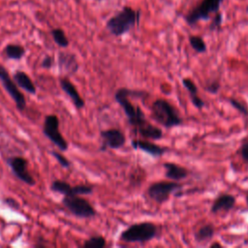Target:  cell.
<instances>
[{
  "instance_id": "15",
  "label": "cell",
  "mask_w": 248,
  "mask_h": 248,
  "mask_svg": "<svg viewBox=\"0 0 248 248\" xmlns=\"http://www.w3.org/2000/svg\"><path fill=\"white\" fill-rule=\"evenodd\" d=\"M235 204V198L229 194L219 196L211 205V212L217 213L220 211H230Z\"/></svg>"
},
{
  "instance_id": "4",
  "label": "cell",
  "mask_w": 248,
  "mask_h": 248,
  "mask_svg": "<svg viewBox=\"0 0 248 248\" xmlns=\"http://www.w3.org/2000/svg\"><path fill=\"white\" fill-rule=\"evenodd\" d=\"M158 232L157 226L151 222H140L124 230L119 238L129 243H145L153 239Z\"/></svg>"
},
{
  "instance_id": "22",
  "label": "cell",
  "mask_w": 248,
  "mask_h": 248,
  "mask_svg": "<svg viewBox=\"0 0 248 248\" xmlns=\"http://www.w3.org/2000/svg\"><path fill=\"white\" fill-rule=\"evenodd\" d=\"M107 245L106 239L102 235H93L85 240L82 244L83 248H103Z\"/></svg>"
},
{
  "instance_id": "27",
  "label": "cell",
  "mask_w": 248,
  "mask_h": 248,
  "mask_svg": "<svg viewBox=\"0 0 248 248\" xmlns=\"http://www.w3.org/2000/svg\"><path fill=\"white\" fill-rule=\"evenodd\" d=\"M229 102H230V104H231L234 108H236L241 114H243V115H245V116H248V108H247L241 102H239V101H237V100H235V99H232V98H230V99H229Z\"/></svg>"
},
{
  "instance_id": "2",
  "label": "cell",
  "mask_w": 248,
  "mask_h": 248,
  "mask_svg": "<svg viewBox=\"0 0 248 248\" xmlns=\"http://www.w3.org/2000/svg\"><path fill=\"white\" fill-rule=\"evenodd\" d=\"M140 12L125 6L106 23L107 29L115 37L128 33L139 22Z\"/></svg>"
},
{
  "instance_id": "18",
  "label": "cell",
  "mask_w": 248,
  "mask_h": 248,
  "mask_svg": "<svg viewBox=\"0 0 248 248\" xmlns=\"http://www.w3.org/2000/svg\"><path fill=\"white\" fill-rule=\"evenodd\" d=\"M182 84L184 85V87L187 89V91L189 92L191 101L193 103V105L197 108H202L204 107V102L202 101V98L199 97L198 95V87L195 84L194 81H192L190 78H184L182 79Z\"/></svg>"
},
{
  "instance_id": "17",
  "label": "cell",
  "mask_w": 248,
  "mask_h": 248,
  "mask_svg": "<svg viewBox=\"0 0 248 248\" xmlns=\"http://www.w3.org/2000/svg\"><path fill=\"white\" fill-rule=\"evenodd\" d=\"M13 78L16 81V83L17 84V86H19L20 88H22L29 94H32V95L36 94V92H37L36 86H35L34 82L32 81V79L30 78V77L25 72L19 71V70L16 71L13 76Z\"/></svg>"
},
{
  "instance_id": "33",
  "label": "cell",
  "mask_w": 248,
  "mask_h": 248,
  "mask_svg": "<svg viewBox=\"0 0 248 248\" xmlns=\"http://www.w3.org/2000/svg\"><path fill=\"white\" fill-rule=\"evenodd\" d=\"M214 247H219V248H222V245H221L220 243H218V242H214V243H212V244L210 245V248H214Z\"/></svg>"
},
{
  "instance_id": "6",
  "label": "cell",
  "mask_w": 248,
  "mask_h": 248,
  "mask_svg": "<svg viewBox=\"0 0 248 248\" xmlns=\"http://www.w3.org/2000/svg\"><path fill=\"white\" fill-rule=\"evenodd\" d=\"M43 134L61 151H66L69 147L59 130V118L55 114H47L43 124Z\"/></svg>"
},
{
  "instance_id": "20",
  "label": "cell",
  "mask_w": 248,
  "mask_h": 248,
  "mask_svg": "<svg viewBox=\"0 0 248 248\" xmlns=\"http://www.w3.org/2000/svg\"><path fill=\"white\" fill-rule=\"evenodd\" d=\"M50 190L59 194H62L63 196L66 195H73V187L64 180L55 179L50 184Z\"/></svg>"
},
{
  "instance_id": "8",
  "label": "cell",
  "mask_w": 248,
  "mask_h": 248,
  "mask_svg": "<svg viewBox=\"0 0 248 248\" xmlns=\"http://www.w3.org/2000/svg\"><path fill=\"white\" fill-rule=\"evenodd\" d=\"M182 188V185L176 181H158L149 185L147 188L148 197L157 203H163L167 202L170 196Z\"/></svg>"
},
{
  "instance_id": "10",
  "label": "cell",
  "mask_w": 248,
  "mask_h": 248,
  "mask_svg": "<svg viewBox=\"0 0 248 248\" xmlns=\"http://www.w3.org/2000/svg\"><path fill=\"white\" fill-rule=\"evenodd\" d=\"M7 163L17 179L29 186H34L36 184L35 178L28 170V161L25 158L21 156L9 157Z\"/></svg>"
},
{
  "instance_id": "34",
  "label": "cell",
  "mask_w": 248,
  "mask_h": 248,
  "mask_svg": "<svg viewBox=\"0 0 248 248\" xmlns=\"http://www.w3.org/2000/svg\"><path fill=\"white\" fill-rule=\"evenodd\" d=\"M246 202H247V205H248V196H247V198H246Z\"/></svg>"
},
{
  "instance_id": "26",
  "label": "cell",
  "mask_w": 248,
  "mask_h": 248,
  "mask_svg": "<svg viewBox=\"0 0 248 248\" xmlns=\"http://www.w3.org/2000/svg\"><path fill=\"white\" fill-rule=\"evenodd\" d=\"M50 154L55 158V160L58 162V164H59L61 167H63V168H65V169L70 168V166H71L70 160H69L68 158H66L64 155H62L60 152L55 151V150H51V151H50Z\"/></svg>"
},
{
  "instance_id": "13",
  "label": "cell",
  "mask_w": 248,
  "mask_h": 248,
  "mask_svg": "<svg viewBox=\"0 0 248 248\" xmlns=\"http://www.w3.org/2000/svg\"><path fill=\"white\" fill-rule=\"evenodd\" d=\"M131 145L134 149L141 150L150 156L153 157H160L165 152L168 151V148L165 146H160L152 141L146 140H133L131 141Z\"/></svg>"
},
{
  "instance_id": "14",
  "label": "cell",
  "mask_w": 248,
  "mask_h": 248,
  "mask_svg": "<svg viewBox=\"0 0 248 248\" xmlns=\"http://www.w3.org/2000/svg\"><path fill=\"white\" fill-rule=\"evenodd\" d=\"M58 67L61 72H64L67 75H74L78 72L79 65L75 54L60 52L58 54Z\"/></svg>"
},
{
  "instance_id": "28",
  "label": "cell",
  "mask_w": 248,
  "mask_h": 248,
  "mask_svg": "<svg viewBox=\"0 0 248 248\" xmlns=\"http://www.w3.org/2000/svg\"><path fill=\"white\" fill-rule=\"evenodd\" d=\"M222 20H223L222 14L219 13V12L216 13L215 16L213 17V19H212V21H211V23H210V25H209V30L213 31V30L219 28L220 25H221V23H222Z\"/></svg>"
},
{
  "instance_id": "24",
  "label": "cell",
  "mask_w": 248,
  "mask_h": 248,
  "mask_svg": "<svg viewBox=\"0 0 248 248\" xmlns=\"http://www.w3.org/2000/svg\"><path fill=\"white\" fill-rule=\"evenodd\" d=\"M189 43L195 51L199 53H203L206 51V45L202 37L192 35L189 37Z\"/></svg>"
},
{
  "instance_id": "30",
  "label": "cell",
  "mask_w": 248,
  "mask_h": 248,
  "mask_svg": "<svg viewBox=\"0 0 248 248\" xmlns=\"http://www.w3.org/2000/svg\"><path fill=\"white\" fill-rule=\"evenodd\" d=\"M205 89L211 94H216L220 89V83L217 80L209 81V83L205 86Z\"/></svg>"
},
{
  "instance_id": "25",
  "label": "cell",
  "mask_w": 248,
  "mask_h": 248,
  "mask_svg": "<svg viewBox=\"0 0 248 248\" xmlns=\"http://www.w3.org/2000/svg\"><path fill=\"white\" fill-rule=\"evenodd\" d=\"M93 186L91 185H76L73 187V195H90L93 193Z\"/></svg>"
},
{
  "instance_id": "12",
  "label": "cell",
  "mask_w": 248,
  "mask_h": 248,
  "mask_svg": "<svg viewBox=\"0 0 248 248\" xmlns=\"http://www.w3.org/2000/svg\"><path fill=\"white\" fill-rule=\"evenodd\" d=\"M59 84H60L61 89L71 99L72 103L74 104V106L78 109H80L84 107L85 103H84L83 98L79 95V93H78L77 87L75 86V84L67 77H64V78H60L59 79Z\"/></svg>"
},
{
  "instance_id": "29",
  "label": "cell",
  "mask_w": 248,
  "mask_h": 248,
  "mask_svg": "<svg viewBox=\"0 0 248 248\" xmlns=\"http://www.w3.org/2000/svg\"><path fill=\"white\" fill-rule=\"evenodd\" d=\"M3 202H4L8 207H10V208H12V209H14V210L18 209L19 206H20L19 203H18V202H17L16 200H15L14 198H11V197L5 198V199L3 200Z\"/></svg>"
},
{
  "instance_id": "9",
  "label": "cell",
  "mask_w": 248,
  "mask_h": 248,
  "mask_svg": "<svg viewBox=\"0 0 248 248\" xmlns=\"http://www.w3.org/2000/svg\"><path fill=\"white\" fill-rule=\"evenodd\" d=\"M0 81H1L4 89L8 92V94L14 100L16 108L20 111L24 110L26 108L25 97L19 90V88H18L17 84L16 83V81L14 80V78H11L7 69L1 64H0Z\"/></svg>"
},
{
  "instance_id": "3",
  "label": "cell",
  "mask_w": 248,
  "mask_h": 248,
  "mask_svg": "<svg viewBox=\"0 0 248 248\" xmlns=\"http://www.w3.org/2000/svg\"><path fill=\"white\" fill-rule=\"evenodd\" d=\"M150 110L151 117L166 128L176 127L183 122L174 107L165 99L155 100L151 105Z\"/></svg>"
},
{
  "instance_id": "31",
  "label": "cell",
  "mask_w": 248,
  "mask_h": 248,
  "mask_svg": "<svg viewBox=\"0 0 248 248\" xmlns=\"http://www.w3.org/2000/svg\"><path fill=\"white\" fill-rule=\"evenodd\" d=\"M53 57L50 56V55H46L43 60H42V63H41V66L44 68V69H50L52 66H53Z\"/></svg>"
},
{
  "instance_id": "21",
  "label": "cell",
  "mask_w": 248,
  "mask_h": 248,
  "mask_svg": "<svg viewBox=\"0 0 248 248\" xmlns=\"http://www.w3.org/2000/svg\"><path fill=\"white\" fill-rule=\"evenodd\" d=\"M215 232V229L211 224H206L202 227H201L196 232H195V239L199 242L201 241H205L207 239L212 238V236L214 235Z\"/></svg>"
},
{
  "instance_id": "11",
  "label": "cell",
  "mask_w": 248,
  "mask_h": 248,
  "mask_svg": "<svg viewBox=\"0 0 248 248\" xmlns=\"http://www.w3.org/2000/svg\"><path fill=\"white\" fill-rule=\"evenodd\" d=\"M100 136L102 138V144L99 150L101 151H106L108 148L119 149L126 143V137L124 133L116 128L103 130L101 131Z\"/></svg>"
},
{
  "instance_id": "32",
  "label": "cell",
  "mask_w": 248,
  "mask_h": 248,
  "mask_svg": "<svg viewBox=\"0 0 248 248\" xmlns=\"http://www.w3.org/2000/svg\"><path fill=\"white\" fill-rule=\"evenodd\" d=\"M240 155L242 159L248 163V141L243 143L240 147Z\"/></svg>"
},
{
  "instance_id": "19",
  "label": "cell",
  "mask_w": 248,
  "mask_h": 248,
  "mask_svg": "<svg viewBox=\"0 0 248 248\" xmlns=\"http://www.w3.org/2000/svg\"><path fill=\"white\" fill-rule=\"evenodd\" d=\"M7 58L12 60H20L25 54V48L17 44H9L4 48Z\"/></svg>"
},
{
  "instance_id": "16",
  "label": "cell",
  "mask_w": 248,
  "mask_h": 248,
  "mask_svg": "<svg viewBox=\"0 0 248 248\" xmlns=\"http://www.w3.org/2000/svg\"><path fill=\"white\" fill-rule=\"evenodd\" d=\"M163 167L166 170V172H165L166 177L170 180L179 181V180L186 178L188 175V170L185 168H183L177 164L166 162V163H164Z\"/></svg>"
},
{
  "instance_id": "5",
  "label": "cell",
  "mask_w": 248,
  "mask_h": 248,
  "mask_svg": "<svg viewBox=\"0 0 248 248\" xmlns=\"http://www.w3.org/2000/svg\"><path fill=\"white\" fill-rule=\"evenodd\" d=\"M62 204L75 216L79 218H92L97 215L93 205L81 196L66 195L61 201Z\"/></svg>"
},
{
  "instance_id": "1",
  "label": "cell",
  "mask_w": 248,
  "mask_h": 248,
  "mask_svg": "<svg viewBox=\"0 0 248 248\" xmlns=\"http://www.w3.org/2000/svg\"><path fill=\"white\" fill-rule=\"evenodd\" d=\"M147 96V93L141 90L130 89L127 87H121L116 90L114 99L118 105L122 108L129 125L133 128V132L140 135L145 140H160L163 137V131L151 124L145 117L144 112L139 106H135L130 97L143 98Z\"/></svg>"
},
{
  "instance_id": "7",
  "label": "cell",
  "mask_w": 248,
  "mask_h": 248,
  "mask_svg": "<svg viewBox=\"0 0 248 248\" xmlns=\"http://www.w3.org/2000/svg\"><path fill=\"white\" fill-rule=\"evenodd\" d=\"M224 0H202L197 7L192 9L185 20L189 25H194L200 20H207L211 13H218Z\"/></svg>"
},
{
  "instance_id": "23",
  "label": "cell",
  "mask_w": 248,
  "mask_h": 248,
  "mask_svg": "<svg viewBox=\"0 0 248 248\" xmlns=\"http://www.w3.org/2000/svg\"><path fill=\"white\" fill-rule=\"evenodd\" d=\"M51 36L56 43L61 47H67L69 46V40L65 35V32L61 28H54L51 30Z\"/></svg>"
}]
</instances>
